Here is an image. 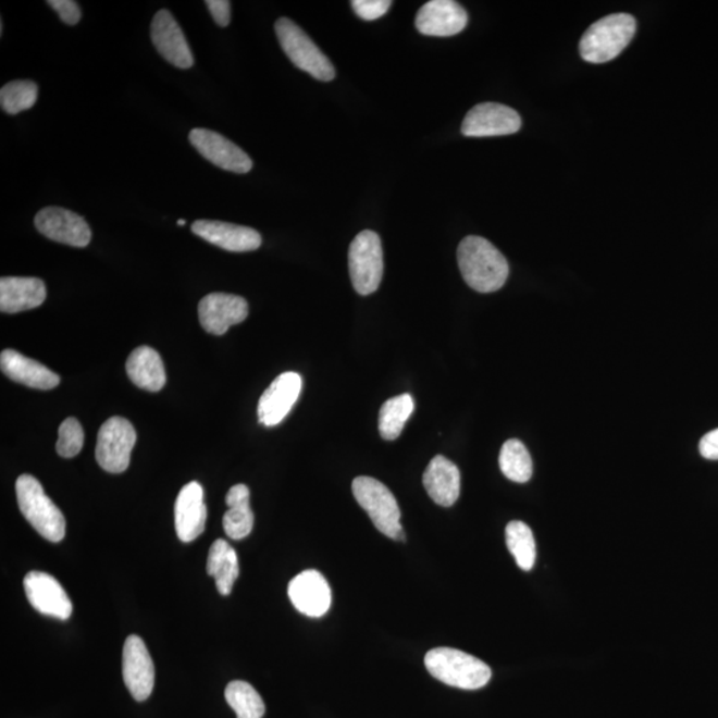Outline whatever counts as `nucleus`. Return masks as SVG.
I'll return each mask as SVG.
<instances>
[{
  "label": "nucleus",
  "instance_id": "1",
  "mask_svg": "<svg viewBox=\"0 0 718 718\" xmlns=\"http://www.w3.org/2000/svg\"><path fill=\"white\" fill-rule=\"evenodd\" d=\"M458 265L466 284L479 293H493L506 284L510 268L488 239L469 236L458 247Z\"/></svg>",
  "mask_w": 718,
  "mask_h": 718
},
{
  "label": "nucleus",
  "instance_id": "2",
  "mask_svg": "<svg viewBox=\"0 0 718 718\" xmlns=\"http://www.w3.org/2000/svg\"><path fill=\"white\" fill-rule=\"evenodd\" d=\"M636 20L630 14H612L592 24L580 40V55L589 63L602 64L620 55L636 34Z\"/></svg>",
  "mask_w": 718,
  "mask_h": 718
},
{
  "label": "nucleus",
  "instance_id": "3",
  "mask_svg": "<svg viewBox=\"0 0 718 718\" xmlns=\"http://www.w3.org/2000/svg\"><path fill=\"white\" fill-rule=\"evenodd\" d=\"M424 666L430 674L443 684L466 691L481 690L488 684L493 674L486 663L466 652L446 646L428 652Z\"/></svg>",
  "mask_w": 718,
  "mask_h": 718
},
{
  "label": "nucleus",
  "instance_id": "4",
  "mask_svg": "<svg viewBox=\"0 0 718 718\" xmlns=\"http://www.w3.org/2000/svg\"><path fill=\"white\" fill-rule=\"evenodd\" d=\"M15 490L21 512L35 531L48 542H62L65 536L64 515L48 498L38 479L23 474L17 478Z\"/></svg>",
  "mask_w": 718,
  "mask_h": 718
},
{
  "label": "nucleus",
  "instance_id": "5",
  "mask_svg": "<svg viewBox=\"0 0 718 718\" xmlns=\"http://www.w3.org/2000/svg\"><path fill=\"white\" fill-rule=\"evenodd\" d=\"M351 488L358 505L368 512L375 529L387 537L405 542L398 502L392 491L370 476L356 478Z\"/></svg>",
  "mask_w": 718,
  "mask_h": 718
},
{
  "label": "nucleus",
  "instance_id": "6",
  "mask_svg": "<svg viewBox=\"0 0 718 718\" xmlns=\"http://www.w3.org/2000/svg\"><path fill=\"white\" fill-rule=\"evenodd\" d=\"M274 28L281 48L297 69L308 72L317 81L332 82L334 79L333 63L301 27L287 17H281L275 22Z\"/></svg>",
  "mask_w": 718,
  "mask_h": 718
},
{
  "label": "nucleus",
  "instance_id": "7",
  "mask_svg": "<svg viewBox=\"0 0 718 718\" xmlns=\"http://www.w3.org/2000/svg\"><path fill=\"white\" fill-rule=\"evenodd\" d=\"M349 271L358 295L369 296L379 290L383 275V250L381 238L375 232L363 231L352 239Z\"/></svg>",
  "mask_w": 718,
  "mask_h": 718
},
{
  "label": "nucleus",
  "instance_id": "8",
  "mask_svg": "<svg viewBox=\"0 0 718 718\" xmlns=\"http://www.w3.org/2000/svg\"><path fill=\"white\" fill-rule=\"evenodd\" d=\"M136 443V431L127 419L113 417L100 428L96 443V460L111 474L128 469Z\"/></svg>",
  "mask_w": 718,
  "mask_h": 718
},
{
  "label": "nucleus",
  "instance_id": "9",
  "mask_svg": "<svg viewBox=\"0 0 718 718\" xmlns=\"http://www.w3.org/2000/svg\"><path fill=\"white\" fill-rule=\"evenodd\" d=\"M41 235L70 247L84 248L91 243L92 232L82 215L59 207H47L35 215Z\"/></svg>",
  "mask_w": 718,
  "mask_h": 718
},
{
  "label": "nucleus",
  "instance_id": "10",
  "mask_svg": "<svg viewBox=\"0 0 718 718\" xmlns=\"http://www.w3.org/2000/svg\"><path fill=\"white\" fill-rule=\"evenodd\" d=\"M189 141L203 158L221 170L244 175L253 168V161L247 152L218 132L203 128L191 129Z\"/></svg>",
  "mask_w": 718,
  "mask_h": 718
},
{
  "label": "nucleus",
  "instance_id": "11",
  "mask_svg": "<svg viewBox=\"0 0 718 718\" xmlns=\"http://www.w3.org/2000/svg\"><path fill=\"white\" fill-rule=\"evenodd\" d=\"M522 119L512 108L499 103H481L471 108L463 120L467 137H491L517 134Z\"/></svg>",
  "mask_w": 718,
  "mask_h": 718
},
{
  "label": "nucleus",
  "instance_id": "12",
  "mask_svg": "<svg viewBox=\"0 0 718 718\" xmlns=\"http://www.w3.org/2000/svg\"><path fill=\"white\" fill-rule=\"evenodd\" d=\"M123 679L136 702H146L154 686V666L146 643L136 634L125 640L123 648Z\"/></svg>",
  "mask_w": 718,
  "mask_h": 718
},
{
  "label": "nucleus",
  "instance_id": "13",
  "mask_svg": "<svg viewBox=\"0 0 718 718\" xmlns=\"http://www.w3.org/2000/svg\"><path fill=\"white\" fill-rule=\"evenodd\" d=\"M24 592L29 604L46 616L59 620H69L72 603L62 584L50 573L33 571L24 578Z\"/></svg>",
  "mask_w": 718,
  "mask_h": 718
},
{
  "label": "nucleus",
  "instance_id": "14",
  "mask_svg": "<svg viewBox=\"0 0 718 718\" xmlns=\"http://www.w3.org/2000/svg\"><path fill=\"white\" fill-rule=\"evenodd\" d=\"M248 314L247 299L227 293H211L199 305L201 326L213 335L225 334L231 326L247 320Z\"/></svg>",
  "mask_w": 718,
  "mask_h": 718
},
{
  "label": "nucleus",
  "instance_id": "15",
  "mask_svg": "<svg viewBox=\"0 0 718 718\" xmlns=\"http://www.w3.org/2000/svg\"><path fill=\"white\" fill-rule=\"evenodd\" d=\"M302 379L295 371H287L275 379L261 395L259 421L263 426L272 428L284 421L296 405L301 394Z\"/></svg>",
  "mask_w": 718,
  "mask_h": 718
},
{
  "label": "nucleus",
  "instance_id": "16",
  "mask_svg": "<svg viewBox=\"0 0 718 718\" xmlns=\"http://www.w3.org/2000/svg\"><path fill=\"white\" fill-rule=\"evenodd\" d=\"M151 38L156 50L166 62L182 70H188L194 65V53L190 51L187 38L170 11L160 10L154 15Z\"/></svg>",
  "mask_w": 718,
  "mask_h": 718
},
{
  "label": "nucleus",
  "instance_id": "17",
  "mask_svg": "<svg viewBox=\"0 0 718 718\" xmlns=\"http://www.w3.org/2000/svg\"><path fill=\"white\" fill-rule=\"evenodd\" d=\"M469 23V15L458 2L454 0H431L422 5L416 17V27L419 33L426 36L458 35Z\"/></svg>",
  "mask_w": 718,
  "mask_h": 718
},
{
  "label": "nucleus",
  "instance_id": "18",
  "mask_svg": "<svg viewBox=\"0 0 718 718\" xmlns=\"http://www.w3.org/2000/svg\"><path fill=\"white\" fill-rule=\"evenodd\" d=\"M293 606L309 618H321L331 608L332 591L326 579L315 570L298 573L287 589Z\"/></svg>",
  "mask_w": 718,
  "mask_h": 718
},
{
  "label": "nucleus",
  "instance_id": "19",
  "mask_svg": "<svg viewBox=\"0 0 718 718\" xmlns=\"http://www.w3.org/2000/svg\"><path fill=\"white\" fill-rule=\"evenodd\" d=\"M191 232L227 251H251L259 249L262 238L253 227L223 223V221L197 220L191 224Z\"/></svg>",
  "mask_w": 718,
  "mask_h": 718
},
{
  "label": "nucleus",
  "instance_id": "20",
  "mask_svg": "<svg viewBox=\"0 0 718 718\" xmlns=\"http://www.w3.org/2000/svg\"><path fill=\"white\" fill-rule=\"evenodd\" d=\"M207 517L201 484H185L175 503V527L180 541L189 543L199 537L206 530Z\"/></svg>",
  "mask_w": 718,
  "mask_h": 718
},
{
  "label": "nucleus",
  "instance_id": "21",
  "mask_svg": "<svg viewBox=\"0 0 718 718\" xmlns=\"http://www.w3.org/2000/svg\"><path fill=\"white\" fill-rule=\"evenodd\" d=\"M0 368L10 380L22 383L24 386L38 388V391H51L60 383V376L45 364L15 350L2 351Z\"/></svg>",
  "mask_w": 718,
  "mask_h": 718
},
{
  "label": "nucleus",
  "instance_id": "22",
  "mask_svg": "<svg viewBox=\"0 0 718 718\" xmlns=\"http://www.w3.org/2000/svg\"><path fill=\"white\" fill-rule=\"evenodd\" d=\"M47 297L44 281L34 277H3L0 280V310L21 313L39 308Z\"/></svg>",
  "mask_w": 718,
  "mask_h": 718
},
{
  "label": "nucleus",
  "instance_id": "23",
  "mask_svg": "<svg viewBox=\"0 0 718 718\" xmlns=\"http://www.w3.org/2000/svg\"><path fill=\"white\" fill-rule=\"evenodd\" d=\"M423 486L431 499L442 507H451L460 494V472L451 460L436 455L423 474Z\"/></svg>",
  "mask_w": 718,
  "mask_h": 718
},
{
  "label": "nucleus",
  "instance_id": "24",
  "mask_svg": "<svg viewBox=\"0 0 718 718\" xmlns=\"http://www.w3.org/2000/svg\"><path fill=\"white\" fill-rule=\"evenodd\" d=\"M125 368H127L129 380L143 391L158 393L165 386L166 375L163 359L152 347H137L131 352Z\"/></svg>",
  "mask_w": 718,
  "mask_h": 718
},
{
  "label": "nucleus",
  "instance_id": "25",
  "mask_svg": "<svg viewBox=\"0 0 718 718\" xmlns=\"http://www.w3.org/2000/svg\"><path fill=\"white\" fill-rule=\"evenodd\" d=\"M250 491L245 484H236L226 494L227 511L223 518L224 531L233 541H242L253 530L255 517L250 510Z\"/></svg>",
  "mask_w": 718,
  "mask_h": 718
},
{
  "label": "nucleus",
  "instance_id": "26",
  "mask_svg": "<svg viewBox=\"0 0 718 718\" xmlns=\"http://www.w3.org/2000/svg\"><path fill=\"white\" fill-rule=\"evenodd\" d=\"M207 572L215 580L221 595H231L233 584L239 577V566L235 548L224 538H218L209 549Z\"/></svg>",
  "mask_w": 718,
  "mask_h": 718
},
{
  "label": "nucleus",
  "instance_id": "27",
  "mask_svg": "<svg viewBox=\"0 0 718 718\" xmlns=\"http://www.w3.org/2000/svg\"><path fill=\"white\" fill-rule=\"evenodd\" d=\"M412 411H414V399L410 394L387 399L380 411L379 429L382 438L385 441L397 440Z\"/></svg>",
  "mask_w": 718,
  "mask_h": 718
},
{
  "label": "nucleus",
  "instance_id": "28",
  "mask_svg": "<svg viewBox=\"0 0 718 718\" xmlns=\"http://www.w3.org/2000/svg\"><path fill=\"white\" fill-rule=\"evenodd\" d=\"M506 543L520 570L531 571L536 560V543L530 527L519 520L508 523Z\"/></svg>",
  "mask_w": 718,
  "mask_h": 718
},
{
  "label": "nucleus",
  "instance_id": "29",
  "mask_svg": "<svg viewBox=\"0 0 718 718\" xmlns=\"http://www.w3.org/2000/svg\"><path fill=\"white\" fill-rule=\"evenodd\" d=\"M225 698L236 711L237 718H262L265 715L262 697L247 681L230 682L225 690Z\"/></svg>",
  "mask_w": 718,
  "mask_h": 718
},
{
  "label": "nucleus",
  "instance_id": "30",
  "mask_svg": "<svg viewBox=\"0 0 718 718\" xmlns=\"http://www.w3.org/2000/svg\"><path fill=\"white\" fill-rule=\"evenodd\" d=\"M503 474L512 482L525 483L532 476V459L522 442L510 440L503 445L499 455Z\"/></svg>",
  "mask_w": 718,
  "mask_h": 718
},
{
  "label": "nucleus",
  "instance_id": "31",
  "mask_svg": "<svg viewBox=\"0 0 718 718\" xmlns=\"http://www.w3.org/2000/svg\"><path fill=\"white\" fill-rule=\"evenodd\" d=\"M39 89L32 81H14L0 89V106L9 115L29 110L38 100Z\"/></svg>",
  "mask_w": 718,
  "mask_h": 718
},
{
  "label": "nucleus",
  "instance_id": "32",
  "mask_svg": "<svg viewBox=\"0 0 718 718\" xmlns=\"http://www.w3.org/2000/svg\"><path fill=\"white\" fill-rule=\"evenodd\" d=\"M57 451L60 457L74 458L82 451L84 443L83 428L76 418H67L60 424Z\"/></svg>",
  "mask_w": 718,
  "mask_h": 718
},
{
  "label": "nucleus",
  "instance_id": "33",
  "mask_svg": "<svg viewBox=\"0 0 718 718\" xmlns=\"http://www.w3.org/2000/svg\"><path fill=\"white\" fill-rule=\"evenodd\" d=\"M356 14L363 21H376L391 10L393 2L388 0H352L350 3Z\"/></svg>",
  "mask_w": 718,
  "mask_h": 718
},
{
  "label": "nucleus",
  "instance_id": "34",
  "mask_svg": "<svg viewBox=\"0 0 718 718\" xmlns=\"http://www.w3.org/2000/svg\"><path fill=\"white\" fill-rule=\"evenodd\" d=\"M48 5L58 12L62 22L69 26H75L82 20V10L74 0H50Z\"/></svg>",
  "mask_w": 718,
  "mask_h": 718
},
{
  "label": "nucleus",
  "instance_id": "35",
  "mask_svg": "<svg viewBox=\"0 0 718 718\" xmlns=\"http://www.w3.org/2000/svg\"><path fill=\"white\" fill-rule=\"evenodd\" d=\"M220 27H226L231 23V2L227 0H208L206 3Z\"/></svg>",
  "mask_w": 718,
  "mask_h": 718
},
{
  "label": "nucleus",
  "instance_id": "36",
  "mask_svg": "<svg viewBox=\"0 0 718 718\" xmlns=\"http://www.w3.org/2000/svg\"><path fill=\"white\" fill-rule=\"evenodd\" d=\"M700 453L705 459L718 460V429L703 436L700 441Z\"/></svg>",
  "mask_w": 718,
  "mask_h": 718
},
{
  "label": "nucleus",
  "instance_id": "37",
  "mask_svg": "<svg viewBox=\"0 0 718 718\" xmlns=\"http://www.w3.org/2000/svg\"><path fill=\"white\" fill-rule=\"evenodd\" d=\"M177 224H178L180 226L185 225V220H178V221H177Z\"/></svg>",
  "mask_w": 718,
  "mask_h": 718
}]
</instances>
